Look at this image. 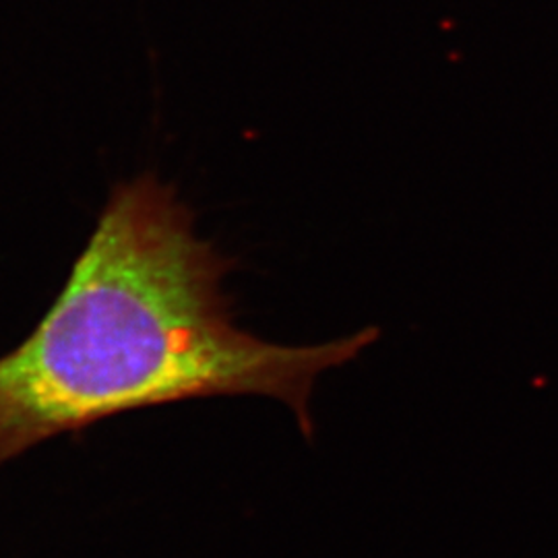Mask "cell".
Listing matches in <instances>:
<instances>
[{
	"label": "cell",
	"instance_id": "6da1fadb",
	"mask_svg": "<svg viewBox=\"0 0 558 558\" xmlns=\"http://www.w3.org/2000/svg\"><path fill=\"white\" fill-rule=\"evenodd\" d=\"M228 269L172 186L154 174L117 186L57 304L0 359V461L122 412L216 396L278 399L311 437L315 380L379 331L263 341L232 320Z\"/></svg>",
	"mask_w": 558,
	"mask_h": 558
}]
</instances>
